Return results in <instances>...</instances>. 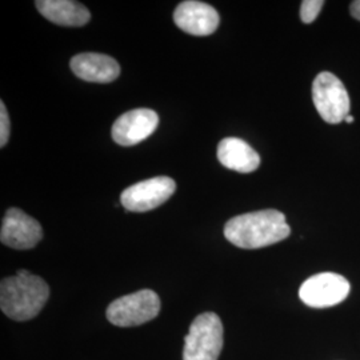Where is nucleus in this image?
<instances>
[{
    "label": "nucleus",
    "mask_w": 360,
    "mask_h": 360,
    "mask_svg": "<svg viewBox=\"0 0 360 360\" xmlns=\"http://www.w3.org/2000/svg\"><path fill=\"white\" fill-rule=\"evenodd\" d=\"M312 99L323 120L338 124L349 115V96L342 80L331 72H321L312 83Z\"/></svg>",
    "instance_id": "39448f33"
},
{
    "label": "nucleus",
    "mask_w": 360,
    "mask_h": 360,
    "mask_svg": "<svg viewBox=\"0 0 360 360\" xmlns=\"http://www.w3.org/2000/svg\"><path fill=\"white\" fill-rule=\"evenodd\" d=\"M70 67L79 79L91 83H111L120 75V65L114 58L96 52L75 55Z\"/></svg>",
    "instance_id": "9b49d317"
},
{
    "label": "nucleus",
    "mask_w": 360,
    "mask_h": 360,
    "mask_svg": "<svg viewBox=\"0 0 360 360\" xmlns=\"http://www.w3.org/2000/svg\"><path fill=\"white\" fill-rule=\"evenodd\" d=\"M39 13L55 25L65 27L86 26L91 13L82 3L72 0H38Z\"/></svg>",
    "instance_id": "f8f14e48"
},
{
    "label": "nucleus",
    "mask_w": 360,
    "mask_h": 360,
    "mask_svg": "<svg viewBox=\"0 0 360 360\" xmlns=\"http://www.w3.org/2000/svg\"><path fill=\"white\" fill-rule=\"evenodd\" d=\"M223 323L217 314L203 312L190 326L183 360H218L223 348Z\"/></svg>",
    "instance_id": "7ed1b4c3"
},
{
    "label": "nucleus",
    "mask_w": 360,
    "mask_h": 360,
    "mask_svg": "<svg viewBox=\"0 0 360 360\" xmlns=\"http://www.w3.org/2000/svg\"><path fill=\"white\" fill-rule=\"evenodd\" d=\"M324 1L322 0H304L300 7V19L303 23H312L322 10Z\"/></svg>",
    "instance_id": "4468645a"
},
{
    "label": "nucleus",
    "mask_w": 360,
    "mask_h": 360,
    "mask_svg": "<svg viewBox=\"0 0 360 360\" xmlns=\"http://www.w3.org/2000/svg\"><path fill=\"white\" fill-rule=\"evenodd\" d=\"M159 116L148 108H136L119 116L112 126V139L119 146H135L151 136L158 129Z\"/></svg>",
    "instance_id": "1a4fd4ad"
},
{
    "label": "nucleus",
    "mask_w": 360,
    "mask_h": 360,
    "mask_svg": "<svg viewBox=\"0 0 360 360\" xmlns=\"http://www.w3.org/2000/svg\"><path fill=\"white\" fill-rule=\"evenodd\" d=\"M291 229L283 212L263 210L230 219L224 226L226 239L239 248L257 250L287 239Z\"/></svg>",
    "instance_id": "f257e3e1"
},
{
    "label": "nucleus",
    "mask_w": 360,
    "mask_h": 360,
    "mask_svg": "<svg viewBox=\"0 0 360 360\" xmlns=\"http://www.w3.org/2000/svg\"><path fill=\"white\" fill-rule=\"evenodd\" d=\"M345 122H347V123H354V116L348 115L346 119H345Z\"/></svg>",
    "instance_id": "f3484780"
},
{
    "label": "nucleus",
    "mask_w": 360,
    "mask_h": 360,
    "mask_svg": "<svg viewBox=\"0 0 360 360\" xmlns=\"http://www.w3.org/2000/svg\"><path fill=\"white\" fill-rule=\"evenodd\" d=\"M10 131H11L10 116H8V112H7L6 104L1 102L0 103V147H4L8 143Z\"/></svg>",
    "instance_id": "2eb2a0df"
},
{
    "label": "nucleus",
    "mask_w": 360,
    "mask_h": 360,
    "mask_svg": "<svg viewBox=\"0 0 360 360\" xmlns=\"http://www.w3.org/2000/svg\"><path fill=\"white\" fill-rule=\"evenodd\" d=\"M351 285L347 279L334 272H322L309 278L299 290L300 300L312 309H327L346 300Z\"/></svg>",
    "instance_id": "423d86ee"
},
{
    "label": "nucleus",
    "mask_w": 360,
    "mask_h": 360,
    "mask_svg": "<svg viewBox=\"0 0 360 360\" xmlns=\"http://www.w3.org/2000/svg\"><path fill=\"white\" fill-rule=\"evenodd\" d=\"M175 190V180L156 176L127 187L120 195V203L127 211L147 212L166 203Z\"/></svg>",
    "instance_id": "0eeeda50"
},
{
    "label": "nucleus",
    "mask_w": 360,
    "mask_h": 360,
    "mask_svg": "<svg viewBox=\"0 0 360 360\" xmlns=\"http://www.w3.org/2000/svg\"><path fill=\"white\" fill-rule=\"evenodd\" d=\"M349 13H351V15H352L356 20H359L360 22V0H355V1L351 3V6H349Z\"/></svg>",
    "instance_id": "dca6fc26"
},
{
    "label": "nucleus",
    "mask_w": 360,
    "mask_h": 360,
    "mask_svg": "<svg viewBox=\"0 0 360 360\" xmlns=\"http://www.w3.org/2000/svg\"><path fill=\"white\" fill-rule=\"evenodd\" d=\"M160 306V297L156 292L141 290L114 300L105 309V316L116 327H136L155 319Z\"/></svg>",
    "instance_id": "20e7f679"
},
{
    "label": "nucleus",
    "mask_w": 360,
    "mask_h": 360,
    "mask_svg": "<svg viewBox=\"0 0 360 360\" xmlns=\"http://www.w3.org/2000/svg\"><path fill=\"white\" fill-rule=\"evenodd\" d=\"M218 159L224 167L240 174H250L260 165L257 151L239 138H226L219 143Z\"/></svg>",
    "instance_id": "ddd939ff"
},
{
    "label": "nucleus",
    "mask_w": 360,
    "mask_h": 360,
    "mask_svg": "<svg viewBox=\"0 0 360 360\" xmlns=\"http://www.w3.org/2000/svg\"><path fill=\"white\" fill-rule=\"evenodd\" d=\"M50 297V287L40 276L26 270L16 272L0 284V309L16 322L38 316Z\"/></svg>",
    "instance_id": "f03ea898"
},
{
    "label": "nucleus",
    "mask_w": 360,
    "mask_h": 360,
    "mask_svg": "<svg viewBox=\"0 0 360 360\" xmlns=\"http://www.w3.org/2000/svg\"><path fill=\"white\" fill-rule=\"evenodd\" d=\"M174 22L181 31L193 37L214 34L220 23L219 13L212 6L203 1H181L174 13Z\"/></svg>",
    "instance_id": "9d476101"
},
{
    "label": "nucleus",
    "mask_w": 360,
    "mask_h": 360,
    "mask_svg": "<svg viewBox=\"0 0 360 360\" xmlns=\"http://www.w3.org/2000/svg\"><path fill=\"white\" fill-rule=\"evenodd\" d=\"M43 238L41 226L37 219L27 215L20 208H10L1 223L0 240L15 250H31Z\"/></svg>",
    "instance_id": "6e6552de"
}]
</instances>
